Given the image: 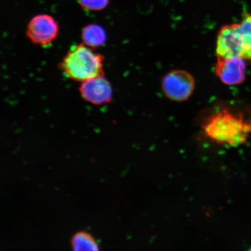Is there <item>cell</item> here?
<instances>
[{"label": "cell", "instance_id": "obj_8", "mask_svg": "<svg viewBox=\"0 0 251 251\" xmlns=\"http://www.w3.org/2000/svg\"><path fill=\"white\" fill-rule=\"evenodd\" d=\"M81 39L84 45L95 49L105 43L106 36L104 29L100 25L90 24L83 28Z\"/></svg>", "mask_w": 251, "mask_h": 251}, {"label": "cell", "instance_id": "obj_4", "mask_svg": "<svg viewBox=\"0 0 251 251\" xmlns=\"http://www.w3.org/2000/svg\"><path fill=\"white\" fill-rule=\"evenodd\" d=\"M161 86L166 98L172 101L183 102L192 96L196 89V81L189 72L175 70L163 77Z\"/></svg>", "mask_w": 251, "mask_h": 251}, {"label": "cell", "instance_id": "obj_6", "mask_svg": "<svg viewBox=\"0 0 251 251\" xmlns=\"http://www.w3.org/2000/svg\"><path fill=\"white\" fill-rule=\"evenodd\" d=\"M58 31V24L54 18L48 14H39L31 18L28 24L26 35L35 45L46 46L56 39Z\"/></svg>", "mask_w": 251, "mask_h": 251}, {"label": "cell", "instance_id": "obj_7", "mask_svg": "<svg viewBox=\"0 0 251 251\" xmlns=\"http://www.w3.org/2000/svg\"><path fill=\"white\" fill-rule=\"evenodd\" d=\"M79 91L84 100L94 105H102L112 99V86L103 75L83 81Z\"/></svg>", "mask_w": 251, "mask_h": 251}, {"label": "cell", "instance_id": "obj_5", "mask_svg": "<svg viewBox=\"0 0 251 251\" xmlns=\"http://www.w3.org/2000/svg\"><path fill=\"white\" fill-rule=\"evenodd\" d=\"M214 74L226 85H239L246 80V60L238 56L216 55Z\"/></svg>", "mask_w": 251, "mask_h": 251}, {"label": "cell", "instance_id": "obj_3", "mask_svg": "<svg viewBox=\"0 0 251 251\" xmlns=\"http://www.w3.org/2000/svg\"><path fill=\"white\" fill-rule=\"evenodd\" d=\"M216 53L251 60V13L245 15L240 23L226 25L220 29Z\"/></svg>", "mask_w": 251, "mask_h": 251}, {"label": "cell", "instance_id": "obj_9", "mask_svg": "<svg viewBox=\"0 0 251 251\" xmlns=\"http://www.w3.org/2000/svg\"><path fill=\"white\" fill-rule=\"evenodd\" d=\"M74 251H99V247L95 240L85 231L77 232L71 239Z\"/></svg>", "mask_w": 251, "mask_h": 251}, {"label": "cell", "instance_id": "obj_2", "mask_svg": "<svg viewBox=\"0 0 251 251\" xmlns=\"http://www.w3.org/2000/svg\"><path fill=\"white\" fill-rule=\"evenodd\" d=\"M104 57L84 44L72 46L61 63L65 76L72 80L83 81L103 75Z\"/></svg>", "mask_w": 251, "mask_h": 251}, {"label": "cell", "instance_id": "obj_10", "mask_svg": "<svg viewBox=\"0 0 251 251\" xmlns=\"http://www.w3.org/2000/svg\"><path fill=\"white\" fill-rule=\"evenodd\" d=\"M80 5L84 9L91 11H99L105 9L109 0H78Z\"/></svg>", "mask_w": 251, "mask_h": 251}, {"label": "cell", "instance_id": "obj_1", "mask_svg": "<svg viewBox=\"0 0 251 251\" xmlns=\"http://www.w3.org/2000/svg\"><path fill=\"white\" fill-rule=\"evenodd\" d=\"M206 139L218 145L237 147L246 144L251 135V120L225 106H216L201 122Z\"/></svg>", "mask_w": 251, "mask_h": 251}]
</instances>
